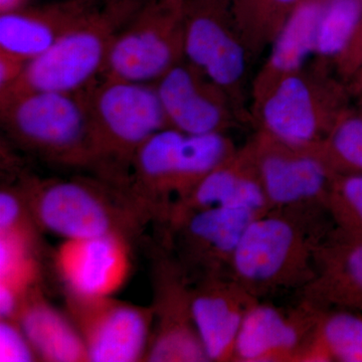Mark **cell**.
<instances>
[{"label":"cell","instance_id":"obj_1","mask_svg":"<svg viewBox=\"0 0 362 362\" xmlns=\"http://www.w3.org/2000/svg\"><path fill=\"white\" fill-rule=\"evenodd\" d=\"M314 211L271 209L252 221L233 255L230 277L258 299L279 289L308 285L323 239L311 226Z\"/></svg>","mask_w":362,"mask_h":362},{"label":"cell","instance_id":"obj_2","mask_svg":"<svg viewBox=\"0 0 362 362\" xmlns=\"http://www.w3.org/2000/svg\"><path fill=\"white\" fill-rule=\"evenodd\" d=\"M92 163L100 180L122 189L136 152L169 127L154 84L98 78L87 88Z\"/></svg>","mask_w":362,"mask_h":362},{"label":"cell","instance_id":"obj_3","mask_svg":"<svg viewBox=\"0 0 362 362\" xmlns=\"http://www.w3.org/2000/svg\"><path fill=\"white\" fill-rule=\"evenodd\" d=\"M0 122L14 143L44 160L90 169L87 89L35 90L0 97Z\"/></svg>","mask_w":362,"mask_h":362},{"label":"cell","instance_id":"obj_4","mask_svg":"<svg viewBox=\"0 0 362 362\" xmlns=\"http://www.w3.org/2000/svg\"><path fill=\"white\" fill-rule=\"evenodd\" d=\"M143 4V0H106L98 4L51 49L28 62L18 82L0 97L87 89L101 77L114 40Z\"/></svg>","mask_w":362,"mask_h":362},{"label":"cell","instance_id":"obj_5","mask_svg":"<svg viewBox=\"0 0 362 362\" xmlns=\"http://www.w3.org/2000/svg\"><path fill=\"white\" fill-rule=\"evenodd\" d=\"M252 98V116L259 132L289 146L316 148L349 108L352 97L342 80L312 65Z\"/></svg>","mask_w":362,"mask_h":362},{"label":"cell","instance_id":"obj_6","mask_svg":"<svg viewBox=\"0 0 362 362\" xmlns=\"http://www.w3.org/2000/svg\"><path fill=\"white\" fill-rule=\"evenodd\" d=\"M35 225L63 240L129 237L144 220L122 190L103 180H21Z\"/></svg>","mask_w":362,"mask_h":362},{"label":"cell","instance_id":"obj_7","mask_svg":"<svg viewBox=\"0 0 362 362\" xmlns=\"http://www.w3.org/2000/svg\"><path fill=\"white\" fill-rule=\"evenodd\" d=\"M182 61L185 0H149L117 35L100 78L154 84Z\"/></svg>","mask_w":362,"mask_h":362},{"label":"cell","instance_id":"obj_8","mask_svg":"<svg viewBox=\"0 0 362 362\" xmlns=\"http://www.w3.org/2000/svg\"><path fill=\"white\" fill-rule=\"evenodd\" d=\"M251 59L233 23L230 0H185V61L221 88L244 115Z\"/></svg>","mask_w":362,"mask_h":362},{"label":"cell","instance_id":"obj_9","mask_svg":"<svg viewBox=\"0 0 362 362\" xmlns=\"http://www.w3.org/2000/svg\"><path fill=\"white\" fill-rule=\"evenodd\" d=\"M272 209H325L335 173L316 148H297L257 133L247 143Z\"/></svg>","mask_w":362,"mask_h":362},{"label":"cell","instance_id":"obj_10","mask_svg":"<svg viewBox=\"0 0 362 362\" xmlns=\"http://www.w3.org/2000/svg\"><path fill=\"white\" fill-rule=\"evenodd\" d=\"M68 310L84 339L88 361H144L153 330L152 307L117 301L113 297L98 300L68 297Z\"/></svg>","mask_w":362,"mask_h":362},{"label":"cell","instance_id":"obj_11","mask_svg":"<svg viewBox=\"0 0 362 362\" xmlns=\"http://www.w3.org/2000/svg\"><path fill=\"white\" fill-rule=\"evenodd\" d=\"M259 216L250 209L218 206L194 211L169 226L176 261L187 278L230 277L240 238Z\"/></svg>","mask_w":362,"mask_h":362},{"label":"cell","instance_id":"obj_12","mask_svg":"<svg viewBox=\"0 0 362 362\" xmlns=\"http://www.w3.org/2000/svg\"><path fill=\"white\" fill-rule=\"evenodd\" d=\"M153 269V330L144 361H209L195 329L188 278L177 261L157 259Z\"/></svg>","mask_w":362,"mask_h":362},{"label":"cell","instance_id":"obj_13","mask_svg":"<svg viewBox=\"0 0 362 362\" xmlns=\"http://www.w3.org/2000/svg\"><path fill=\"white\" fill-rule=\"evenodd\" d=\"M123 233L63 240L54 267L68 297L98 300L113 297L132 271L129 240Z\"/></svg>","mask_w":362,"mask_h":362},{"label":"cell","instance_id":"obj_14","mask_svg":"<svg viewBox=\"0 0 362 362\" xmlns=\"http://www.w3.org/2000/svg\"><path fill=\"white\" fill-rule=\"evenodd\" d=\"M154 86L169 127L185 134L226 133L245 118L221 88L185 59Z\"/></svg>","mask_w":362,"mask_h":362},{"label":"cell","instance_id":"obj_15","mask_svg":"<svg viewBox=\"0 0 362 362\" xmlns=\"http://www.w3.org/2000/svg\"><path fill=\"white\" fill-rule=\"evenodd\" d=\"M322 309L305 300L296 310L285 313L257 301L240 326L233 361L302 362Z\"/></svg>","mask_w":362,"mask_h":362},{"label":"cell","instance_id":"obj_16","mask_svg":"<svg viewBox=\"0 0 362 362\" xmlns=\"http://www.w3.org/2000/svg\"><path fill=\"white\" fill-rule=\"evenodd\" d=\"M257 301L228 276L202 279L192 288V319L209 361H233L240 326Z\"/></svg>","mask_w":362,"mask_h":362},{"label":"cell","instance_id":"obj_17","mask_svg":"<svg viewBox=\"0 0 362 362\" xmlns=\"http://www.w3.org/2000/svg\"><path fill=\"white\" fill-rule=\"evenodd\" d=\"M232 206L263 214L271 211L247 146L237 149L185 197L169 207L168 226L183 216L213 206Z\"/></svg>","mask_w":362,"mask_h":362},{"label":"cell","instance_id":"obj_18","mask_svg":"<svg viewBox=\"0 0 362 362\" xmlns=\"http://www.w3.org/2000/svg\"><path fill=\"white\" fill-rule=\"evenodd\" d=\"M97 6L96 0H62L0 13V51L30 62L51 49Z\"/></svg>","mask_w":362,"mask_h":362},{"label":"cell","instance_id":"obj_19","mask_svg":"<svg viewBox=\"0 0 362 362\" xmlns=\"http://www.w3.org/2000/svg\"><path fill=\"white\" fill-rule=\"evenodd\" d=\"M307 301L362 313V240L331 230L315 252V275L305 286Z\"/></svg>","mask_w":362,"mask_h":362},{"label":"cell","instance_id":"obj_20","mask_svg":"<svg viewBox=\"0 0 362 362\" xmlns=\"http://www.w3.org/2000/svg\"><path fill=\"white\" fill-rule=\"evenodd\" d=\"M327 0H302L287 18L270 47L268 58L254 78L252 95L276 81L306 68L313 59L317 28Z\"/></svg>","mask_w":362,"mask_h":362},{"label":"cell","instance_id":"obj_21","mask_svg":"<svg viewBox=\"0 0 362 362\" xmlns=\"http://www.w3.org/2000/svg\"><path fill=\"white\" fill-rule=\"evenodd\" d=\"M16 320L39 361H89L84 339L71 317L54 308L37 288L25 298Z\"/></svg>","mask_w":362,"mask_h":362},{"label":"cell","instance_id":"obj_22","mask_svg":"<svg viewBox=\"0 0 362 362\" xmlns=\"http://www.w3.org/2000/svg\"><path fill=\"white\" fill-rule=\"evenodd\" d=\"M304 362H362V314L340 308L320 312Z\"/></svg>","mask_w":362,"mask_h":362},{"label":"cell","instance_id":"obj_23","mask_svg":"<svg viewBox=\"0 0 362 362\" xmlns=\"http://www.w3.org/2000/svg\"><path fill=\"white\" fill-rule=\"evenodd\" d=\"M302 0H230L235 28L252 58L271 47Z\"/></svg>","mask_w":362,"mask_h":362},{"label":"cell","instance_id":"obj_24","mask_svg":"<svg viewBox=\"0 0 362 362\" xmlns=\"http://www.w3.org/2000/svg\"><path fill=\"white\" fill-rule=\"evenodd\" d=\"M362 16V0H327L317 28L313 66L328 70L346 51Z\"/></svg>","mask_w":362,"mask_h":362},{"label":"cell","instance_id":"obj_25","mask_svg":"<svg viewBox=\"0 0 362 362\" xmlns=\"http://www.w3.org/2000/svg\"><path fill=\"white\" fill-rule=\"evenodd\" d=\"M316 149L335 175H362V114L349 107Z\"/></svg>","mask_w":362,"mask_h":362},{"label":"cell","instance_id":"obj_26","mask_svg":"<svg viewBox=\"0 0 362 362\" xmlns=\"http://www.w3.org/2000/svg\"><path fill=\"white\" fill-rule=\"evenodd\" d=\"M325 209L337 232L362 240V175H335Z\"/></svg>","mask_w":362,"mask_h":362},{"label":"cell","instance_id":"obj_27","mask_svg":"<svg viewBox=\"0 0 362 362\" xmlns=\"http://www.w3.org/2000/svg\"><path fill=\"white\" fill-rule=\"evenodd\" d=\"M37 226L21 183L18 187L4 185L0 190V233Z\"/></svg>","mask_w":362,"mask_h":362},{"label":"cell","instance_id":"obj_28","mask_svg":"<svg viewBox=\"0 0 362 362\" xmlns=\"http://www.w3.org/2000/svg\"><path fill=\"white\" fill-rule=\"evenodd\" d=\"M39 361L28 337L14 319H0V361Z\"/></svg>","mask_w":362,"mask_h":362},{"label":"cell","instance_id":"obj_29","mask_svg":"<svg viewBox=\"0 0 362 362\" xmlns=\"http://www.w3.org/2000/svg\"><path fill=\"white\" fill-rule=\"evenodd\" d=\"M362 65V16L346 51L337 59L334 68L338 78L346 84Z\"/></svg>","mask_w":362,"mask_h":362},{"label":"cell","instance_id":"obj_30","mask_svg":"<svg viewBox=\"0 0 362 362\" xmlns=\"http://www.w3.org/2000/svg\"><path fill=\"white\" fill-rule=\"evenodd\" d=\"M28 61L9 54V52L0 51V94L6 92L18 82Z\"/></svg>","mask_w":362,"mask_h":362},{"label":"cell","instance_id":"obj_31","mask_svg":"<svg viewBox=\"0 0 362 362\" xmlns=\"http://www.w3.org/2000/svg\"><path fill=\"white\" fill-rule=\"evenodd\" d=\"M347 89L350 96L356 99L359 95L362 94V65L354 73V75L349 78V82L346 83Z\"/></svg>","mask_w":362,"mask_h":362},{"label":"cell","instance_id":"obj_32","mask_svg":"<svg viewBox=\"0 0 362 362\" xmlns=\"http://www.w3.org/2000/svg\"><path fill=\"white\" fill-rule=\"evenodd\" d=\"M26 0H0V13L23 6Z\"/></svg>","mask_w":362,"mask_h":362},{"label":"cell","instance_id":"obj_33","mask_svg":"<svg viewBox=\"0 0 362 362\" xmlns=\"http://www.w3.org/2000/svg\"><path fill=\"white\" fill-rule=\"evenodd\" d=\"M356 110L359 112V113L362 114V94L359 95L358 97L356 98Z\"/></svg>","mask_w":362,"mask_h":362}]
</instances>
